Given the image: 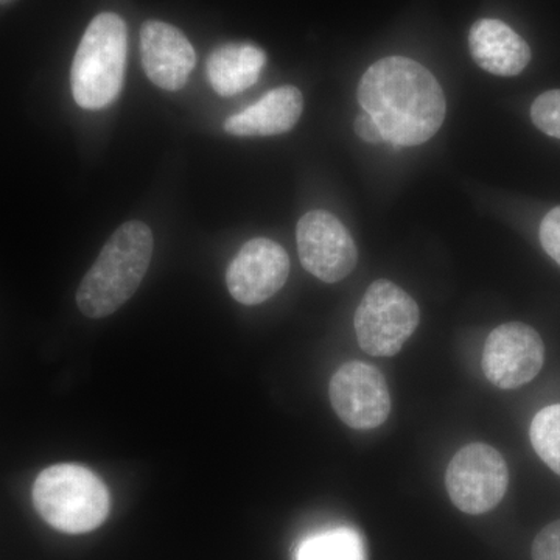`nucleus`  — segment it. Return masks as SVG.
Masks as SVG:
<instances>
[{
    "instance_id": "obj_8",
    "label": "nucleus",
    "mask_w": 560,
    "mask_h": 560,
    "mask_svg": "<svg viewBox=\"0 0 560 560\" xmlns=\"http://www.w3.org/2000/svg\"><path fill=\"white\" fill-rule=\"evenodd\" d=\"M545 361V345L533 327L501 324L490 331L482 350V371L497 388L515 389L537 377Z\"/></svg>"
},
{
    "instance_id": "obj_5",
    "label": "nucleus",
    "mask_w": 560,
    "mask_h": 560,
    "mask_svg": "<svg viewBox=\"0 0 560 560\" xmlns=\"http://www.w3.org/2000/svg\"><path fill=\"white\" fill-rule=\"evenodd\" d=\"M418 304L396 283L381 279L371 283L357 307V340L371 357H394L418 329Z\"/></svg>"
},
{
    "instance_id": "obj_2",
    "label": "nucleus",
    "mask_w": 560,
    "mask_h": 560,
    "mask_svg": "<svg viewBox=\"0 0 560 560\" xmlns=\"http://www.w3.org/2000/svg\"><path fill=\"white\" fill-rule=\"evenodd\" d=\"M153 246V232L145 223L121 224L81 280L77 291L81 313L101 319L127 304L149 271Z\"/></svg>"
},
{
    "instance_id": "obj_10",
    "label": "nucleus",
    "mask_w": 560,
    "mask_h": 560,
    "mask_svg": "<svg viewBox=\"0 0 560 560\" xmlns=\"http://www.w3.org/2000/svg\"><path fill=\"white\" fill-rule=\"evenodd\" d=\"M289 272V254L279 243L253 238L242 246L228 268V290L243 305H259L285 285Z\"/></svg>"
},
{
    "instance_id": "obj_6",
    "label": "nucleus",
    "mask_w": 560,
    "mask_h": 560,
    "mask_svg": "<svg viewBox=\"0 0 560 560\" xmlns=\"http://www.w3.org/2000/svg\"><path fill=\"white\" fill-rule=\"evenodd\" d=\"M448 497L464 514L481 515L499 506L510 486L506 460L482 442L460 448L445 474Z\"/></svg>"
},
{
    "instance_id": "obj_18",
    "label": "nucleus",
    "mask_w": 560,
    "mask_h": 560,
    "mask_svg": "<svg viewBox=\"0 0 560 560\" xmlns=\"http://www.w3.org/2000/svg\"><path fill=\"white\" fill-rule=\"evenodd\" d=\"M533 560H560V521L545 526L533 544Z\"/></svg>"
},
{
    "instance_id": "obj_15",
    "label": "nucleus",
    "mask_w": 560,
    "mask_h": 560,
    "mask_svg": "<svg viewBox=\"0 0 560 560\" xmlns=\"http://www.w3.org/2000/svg\"><path fill=\"white\" fill-rule=\"evenodd\" d=\"M298 560H364L363 544L355 530L330 529L302 541Z\"/></svg>"
},
{
    "instance_id": "obj_1",
    "label": "nucleus",
    "mask_w": 560,
    "mask_h": 560,
    "mask_svg": "<svg viewBox=\"0 0 560 560\" xmlns=\"http://www.w3.org/2000/svg\"><path fill=\"white\" fill-rule=\"evenodd\" d=\"M359 102L394 147L425 143L441 130L447 113L433 73L405 57L374 62L361 77Z\"/></svg>"
},
{
    "instance_id": "obj_12",
    "label": "nucleus",
    "mask_w": 560,
    "mask_h": 560,
    "mask_svg": "<svg viewBox=\"0 0 560 560\" xmlns=\"http://www.w3.org/2000/svg\"><path fill=\"white\" fill-rule=\"evenodd\" d=\"M304 109V97L298 88H276L259 102L224 121V131L238 138L278 136L296 127Z\"/></svg>"
},
{
    "instance_id": "obj_14",
    "label": "nucleus",
    "mask_w": 560,
    "mask_h": 560,
    "mask_svg": "<svg viewBox=\"0 0 560 560\" xmlns=\"http://www.w3.org/2000/svg\"><path fill=\"white\" fill-rule=\"evenodd\" d=\"M267 55L250 43H228L209 55L208 80L221 97L242 94L260 79Z\"/></svg>"
},
{
    "instance_id": "obj_4",
    "label": "nucleus",
    "mask_w": 560,
    "mask_h": 560,
    "mask_svg": "<svg viewBox=\"0 0 560 560\" xmlns=\"http://www.w3.org/2000/svg\"><path fill=\"white\" fill-rule=\"evenodd\" d=\"M33 503L44 522L66 534L97 529L108 518V488L80 464H55L40 471L33 486Z\"/></svg>"
},
{
    "instance_id": "obj_3",
    "label": "nucleus",
    "mask_w": 560,
    "mask_h": 560,
    "mask_svg": "<svg viewBox=\"0 0 560 560\" xmlns=\"http://www.w3.org/2000/svg\"><path fill=\"white\" fill-rule=\"evenodd\" d=\"M127 25L116 13L92 20L70 70L73 101L83 109H102L121 92L127 68Z\"/></svg>"
},
{
    "instance_id": "obj_7",
    "label": "nucleus",
    "mask_w": 560,
    "mask_h": 560,
    "mask_svg": "<svg viewBox=\"0 0 560 560\" xmlns=\"http://www.w3.org/2000/svg\"><path fill=\"white\" fill-rule=\"evenodd\" d=\"M296 242L302 267L326 283L348 278L359 261L352 235L326 210H312L302 217Z\"/></svg>"
},
{
    "instance_id": "obj_20",
    "label": "nucleus",
    "mask_w": 560,
    "mask_h": 560,
    "mask_svg": "<svg viewBox=\"0 0 560 560\" xmlns=\"http://www.w3.org/2000/svg\"><path fill=\"white\" fill-rule=\"evenodd\" d=\"M353 128H355L357 136L364 140V142L381 143L385 140L381 128H378V125L375 124V120L368 113H361L357 116Z\"/></svg>"
},
{
    "instance_id": "obj_13",
    "label": "nucleus",
    "mask_w": 560,
    "mask_h": 560,
    "mask_svg": "<svg viewBox=\"0 0 560 560\" xmlns=\"http://www.w3.org/2000/svg\"><path fill=\"white\" fill-rule=\"evenodd\" d=\"M469 47L474 61L492 75H518L530 61L526 40L499 20L475 22L469 33Z\"/></svg>"
},
{
    "instance_id": "obj_9",
    "label": "nucleus",
    "mask_w": 560,
    "mask_h": 560,
    "mask_svg": "<svg viewBox=\"0 0 560 560\" xmlns=\"http://www.w3.org/2000/svg\"><path fill=\"white\" fill-rule=\"evenodd\" d=\"M329 396L338 418L350 429H377L388 419L390 399L385 377L363 361H349L335 372Z\"/></svg>"
},
{
    "instance_id": "obj_16",
    "label": "nucleus",
    "mask_w": 560,
    "mask_h": 560,
    "mask_svg": "<svg viewBox=\"0 0 560 560\" xmlns=\"http://www.w3.org/2000/svg\"><path fill=\"white\" fill-rule=\"evenodd\" d=\"M529 438L539 458L560 475V404L550 405L534 416Z\"/></svg>"
},
{
    "instance_id": "obj_21",
    "label": "nucleus",
    "mask_w": 560,
    "mask_h": 560,
    "mask_svg": "<svg viewBox=\"0 0 560 560\" xmlns=\"http://www.w3.org/2000/svg\"><path fill=\"white\" fill-rule=\"evenodd\" d=\"M2 2H9V0H0V3H2Z\"/></svg>"
},
{
    "instance_id": "obj_17",
    "label": "nucleus",
    "mask_w": 560,
    "mask_h": 560,
    "mask_svg": "<svg viewBox=\"0 0 560 560\" xmlns=\"http://www.w3.org/2000/svg\"><path fill=\"white\" fill-rule=\"evenodd\" d=\"M530 119L545 135L560 139V90L539 95L530 108Z\"/></svg>"
},
{
    "instance_id": "obj_19",
    "label": "nucleus",
    "mask_w": 560,
    "mask_h": 560,
    "mask_svg": "<svg viewBox=\"0 0 560 560\" xmlns=\"http://www.w3.org/2000/svg\"><path fill=\"white\" fill-rule=\"evenodd\" d=\"M540 243L548 256L560 265V206L550 210L541 221Z\"/></svg>"
},
{
    "instance_id": "obj_11",
    "label": "nucleus",
    "mask_w": 560,
    "mask_h": 560,
    "mask_svg": "<svg viewBox=\"0 0 560 560\" xmlns=\"http://www.w3.org/2000/svg\"><path fill=\"white\" fill-rule=\"evenodd\" d=\"M140 55L151 83L165 91L183 90L197 65V54L190 40L179 28L162 21L142 25Z\"/></svg>"
}]
</instances>
